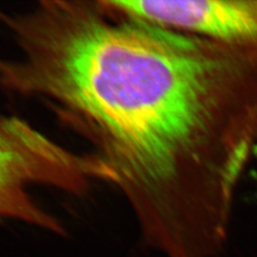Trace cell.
Returning <instances> with one entry per match:
<instances>
[{"mask_svg": "<svg viewBox=\"0 0 257 257\" xmlns=\"http://www.w3.org/2000/svg\"><path fill=\"white\" fill-rule=\"evenodd\" d=\"M96 5L40 29L24 89L93 138L149 245L214 256L257 144V52Z\"/></svg>", "mask_w": 257, "mask_h": 257, "instance_id": "cell-1", "label": "cell"}, {"mask_svg": "<svg viewBox=\"0 0 257 257\" xmlns=\"http://www.w3.org/2000/svg\"><path fill=\"white\" fill-rule=\"evenodd\" d=\"M100 175L95 156L69 151L25 120L0 114V219L62 232L58 221L34 202L29 188L44 184L80 193Z\"/></svg>", "mask_w": 257, "mask_h": 257, "instance_id": "cell-2", "label": "cell"}, {"mask_svg": "<svg viewBox=\"0 0 257 257\" xmlns=\"http://www.w3.org/2000/svg\"><path fill=\"white\" fill-rule=\"evenodd\" d=\"M112 12L257 52V0H113Z\"/></svg>", "mask_w": 257, "mask_h": 257, "instance_id": "cell-3", "label": "cell"}]
</instances>
